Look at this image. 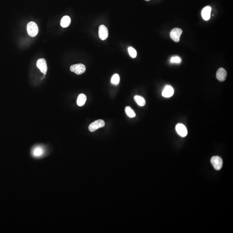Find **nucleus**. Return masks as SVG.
Listing matches in <instances>:
<instances>
[{"label": "nucleus", "mask_w": 233, "mask_h": 233, "mask_svg": "<svg viewBox=\"0 0 233 233\" xmlns=\"http://www.w3.org/2000/svg\"><path fill=\"white\" fill-rule=\"evenodd\" d=\"M105 125V123L102 120H98L91 124L89 127V129L90 132H93L99 129L102 128Z\"/></svg>", "instance_id": "3"}, {"label": "nucleus", "mask_w": 233, "mask_h": 233, "mask_svg": "<svg viewBox=\"0 0 233 233\" xmlns=\"http://www.w3.org/2000/svg\"><path fill=\"white\" fill-rule=\"evenodd\" d=\"M86 97L84 94H81L79 95L77 99V104L79 106H83L84 105L86 101Z\"/></svg>", "instance_id": "13"}, {"label": "nucleus", "mask_w": 233, "mask_h": 233, "mask_svg": "<svg viewBox=\"0 0 233 233\" xmlns=\"http://www.w3.org/2000/svg\"><path fill=\"white\" fill-rule=\"evenodd\" d=\"M70 70L71 72H74L77 75H81L85 72L86 68L83 64H76L72 65L70 67Z\"/></svg>", "instance_id": "2"}, {"label": "nucleus", "mask_w": 233, "mask_h": 233, "mask_svg": "<svg viewBox=\"0 0 233 233\" xmlns=\"http://www.w3.org/2000/svg\"><path fill=\"white\" fill-rule=\"evenodd\" d=\"M36 65L41 72L45 75L48 70L47 65L45 60L44 58L39 59L37 61Z\"/></svg>", "instance_id": "6"}, {"label": "nucleus", "mask_w": 233, "mask_h": 233, "mask_svg": "<svg viewBox=\"0 0 233 233\" xmlns=\"http://www.w3.org/2000/svg\"><path fill=\"white\" fill-rule=\"evenodd\" d=\"M27 31L29 35L31 37H35L38 33V28L35 22H30L27 26Z\"/></svg>", "instance_id": "1"}, {"label": "nucleus", "mask_w": 233, "mask_h": 233, "mask_svg": "<svg viewBox=\"0 0 233 233\" xmlns=\"http://www.w3.org/2000/svg\"><path fill=\"white\" fill-rule=\"evenodd\" d=\"M71 22V19L68 16H65L61 21V25L62 27L66 28L69 26Z\"/></svg>", "instance_id": "12"}, {"label": "nucleus", "mask_w": 233, "mask_h": 233, "mask_svg": "<svg viewBox=\"0 0 233 233\" xmlns=\"http://www.w3.org/2000/svg\"><path fill=\"white\" fill-rule=\"evenodd\" d=\"M128 51L130 56H131L132 58H135V57H136L137 52L136 50L134 48L132 47H129L128 49Z\"/></svg>", "instance_id": "17"}, {"label": "nucleus", "mask_w": 233, "mask_h": 233, "mask_svg": "<svg viewBox=\"0 0 233 233\" xmlns=\"http://www.w3.org/2000/svg\"><path fill=\"white\" fill-rule=\"evenodd\" d=\"M120 81V78L118 74H114L111 79V82L112 84L115 85H117L119 84Z\"/></svg>", "instance_id": "16"}, {"label": "nucleus", "mask_w": 233, "mask_h": 233, "mask_svg": "<svg viewBox=\"0 0 233 233\" xmlns=\"http://www.w3.org/2000/svg\"><path fill=\"white\" fill-rule=\"evenodd\" d=\"M211 10V7L209 6L205 7L202 11V16L205 20H208L210 19Z\"/></svg>", "instance_id": "11"}, {"label": "nucleus", "mask_w": 233, "mask_h": 233, "mask_svg": "<svg viewBox=\"0 0 233 233\" xmlns=\"http://www.w3.org/2000/svg\"><path fill=\"white\" fill-rule=\"evenodd\" d=\"M99 37L102 40H105L108 38L109 31L107 28L105 26L101 25L99 26Z\"/></svg>", "instance_id": "7"}, {"label": "nucleus", "mask_w": 233, "mask_h": 233, "mask_svg": "<svg viewBox=\"0 0 233 233\" xmlns=\"http://www.w3.org/2000/svg\"><path fill=\"white\" fill-rule=\"evenodd\" d=\"M211 162L214 168L217 170H220L223 166V161L222 158L217 156L212 157L211 159Z\"/></svg>", "instance_id": "4"}, {"label": "nucleus", "mask_w": 233, "mask_h": 233, "mask_svg": "<svg viewBox=\"0 0 233 233\" xmlns=\"http://www.w3.org/2000/svg\"><path fill=\"white\" fill-rule=\"evenodd\" d=\"M145 1H150V0H145Z\"/></svg>", "instance_id": "20"}, {"label": "nucleus", "mask_w": 233, "mask_h": 233, "mask_svg": "<svg viewBox=\"0 0 233 233\" xmlns=\"http://www.w3.org/2000/svg\"><path fill=\"white\" fill-rule=\"evenodd\" d=\"M171 63H176V64H180L181 62V59L179 57H173L171 58L170 60Z\"/></svg>", "instance_id": "19"}, {"label": "nucleus", "mask_w": 233, "mask_h": 233, "mask_svg": "<svg viewBox=\"0 0 233 233\" xmlns=\"http://www.w3.org/2000/svg\"><path fill=\"white\" fill-rule=\"evenodd\" d=\"M182 30L179 28L174 29L171 32L170 36L173 40L176 42H179L180 36L182 34Z\"/></svg>", "instance_id": "5"}, {"label": "nucleus", "mask_w": 233, "mask_h": 233, "mask_svg": "<svg viewBox=\"0 0 233 233\" xmlns=\"http://www.w3.org/2000/svg\"><path fill=\"white\" fill-rule=\"evenodd\" d=\"M176 130L177 133L182 137L186 136L188 134V130L183 124H177L176 126Z\"/></svg>", "instance_id": "8"}, {"label": "nucleus", "mask_w": 233, "mask_h": 233, "mask_svg": "<svg viewBox=\"0 0 233 233\" xmlns=\"http://www.w3.org/2000/svg\"><path fill=\"white\" fill-rule=\"evenodd\" d=\"M227 76V73L224 68H220L217 70L216 73V78L219 81H225Z\"/></svg>", "instance_id": "10"}, {"label": "nucleus", "mask_w": 233, "mask_h": 233, "mask_svg": "<svg viewBox=\"0 0 233 233\" xmlns=\"http://www.w3.org/2000/svg\"><path fill=\"white\" fill-rule=\"evenodd\" d=\"M125 112L126 114L129 117L132 118L136 116V114L133 110L130 107V106H127L125 108Z\"/></svg>", "instance_id": "15"}, {"label": "nucleus", "mask_w": 233, "mask_h": 233, "mask_svg": "<svg viewBox=\"0 0 233 233\" xmlns=\"http://www.w3.org/2000/svg\"><path fill=\"white\" fill-rule=\"evenodd\" d=\"M174 93V90L170 85H167L164 87L162 93V95L165 98L172 97Z\"/></svg>", "instance_id": "9"}, {"label": "nucleus", "mask_w": 233, "mask_h": 233, "mask_svg": "<svg viewBox=\"0 0 233 233\" xmlns=\"http://www.w3.org/2000/svg\"><path fill=\"white\" fill-rule=\"evenodd\" d=\"M134 100L140 106H144L146 104V101L145 99L141 96H136L134 97Z\"/></svg>", "instance_id": "14"}, {"label": "nucleus", "mask_w": 233, "mask_h": 233, "mask_svg": "<svg viewBox=\"0 0 233 233\" xmlns=\"http://www.w3.org/2000/svg\"><path fill=\"white\" fill-rule=\"evenodd\" d=\"M43 150L40 147H37L34 151V155L35 157H39L42 155Z\"/></svg>", "instance_id": "18"}]
</instances>
